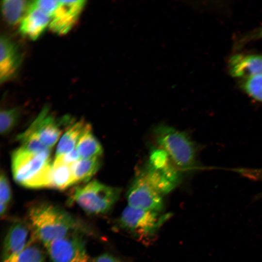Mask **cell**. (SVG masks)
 <instances>
[{
    "mask_svg": "<svg viewBox=\"0 0 262 262\" xmlns=\"http://www.w3.org/2000/svg\"><path fill=\"white\" fill-rule=\"evenodd\" d=\"M28 217L34 238L45 247L72 231L82 230L73 216L49 203L39 202L32 205Z\"/></svg>",
    "mask_w": 262,
    "mask_h": 262,
    "instance_id": "cell-1",
    "label": "cell"
},
{
    "mask_svg": "<svg viewBox=\"0 0 262 262\" xmlns=\"http://www.w3.org/2000/svg\"><path fill=\"white\" fill-rule=\"evenodd\" d=\"M52 165L51 149L34 153L20 147L12 154L14 180L28 188H50Z\"/></svg>",
    "mask_w": 262,
    "mask_h": 262,
    "instance_id": "cell-2",
    "label": "cell"
},
{
    "mask_svg": "<svg viewBox=\"0 0 262 262\" xmlns=\"http://www.w3.org/2000/svg\"><path fill=\"white\" fill-rule=\"evenodd\" d=\"M120 188L110 186L97 180H92L74 188L70 201L75 203L90 214L108 212L119 199Z\"/></svg>",
    "mask_w": 262,
    "mask_h": 262,
    "instance_id": "cell-3",
    "label": "cell"
},
{
    "mask_svg": "<svg viewBox=\"0 0 262 262\" xmlns=\"http://www.w3.org/2000/svg\"><path fill=\"white\" fill-rule=\"evenodd\" d=\"M155 136L160 148L179 168L190 169L195 165L197 149L185 133L168 126L160 125L155 129Z\"/></svg>",
    "mask_w": 262,
    "mask_h": 262,
    "instance_id": "cell-4",
    "label": "cell"
},
{
    "mask_svg": "<svg viewBox=\"0 0 262 262\" xmlns=\"http://www.w3.org/2000/svg\"><path fill=\"white\" fill-rule=\"evenodd\" d=\"M179 168L160 148L152 151L147 168L141 174L163 195L170 192L179 184L181 178Z\"/></svg>",
    "mask_w": 262,
    "mask_h": 262,
    "instance_id": "cell-5",
    "label": "cell"
},
{
    "mask_svg": "<svg viewBox=\"0 0 262 262\" xmlns=\"http://www.w3.org/2000/svg\"><path fill=\"white\" fill-rule=\"evenodd\" d=\"M170 217L169 214L138 209L128 206L119 218L121 227L141 238L152 236Z\"/></svg>",
    "mask_w": 262,
    "mask_h": 262,
    "instance_id": "cell-6",
    "label": "cell"
},
{
    "mask_svg": "<svg viewBox=\"0 0 262 262\" xmlns=\"http://www.w3.org/2000/svg\"><path fill=\"white\" fill-rule=\"evenodd\" d=\"M52 262H88L82 230L72 231L45 247Z\"/></svg>",
    "mask_w": 262,
    "mask_h": 262,
    "instance_id": "cell-7",
    "label": "cell"
},
{
    "mask_svg": "<svg viewBox=\"0 0 262 262\" xmlns=\"http://www.w3.org/2000/svg\"><path fill=\"white\" fill-rule=\"evenodd\" d=\"M74 121L67 115L55 118L46 106L23 133L36 136L43 144L51 148L59 139L63 128L67 129Z\"/></svg>",
    "mask_w": 262,
    "mask_h": 262,
    "instance_id": "cell-8",
    "label": "cell"
},
{
    "mask_svg": "<svg viewBox=\"0 0 262 262\" xmlns=\"http://www.w3.org/2000/svg\"><path fill=\"white\" fill-rule=\"evenodd\" d=\"M126 195L128 206L134 208L161 212L164 206L162 195L141 173L133 180Z\"/></svg>",
    "mask_w": 262,
    "mask_h": 262,
    "instance_id": "cell-9",
    "label": "cell"
},
{
    "mask_svg": "<svg viewBox=\"0 0 262 262\" xmlns=\"http://www.w3.org/2000/svg\"><path fill=\"white\" fill-rule=\"evenodd\" d=\"M83 0H58V4L50 18L49 28L59 35L67 33L73 27L83 10Z\"/></svg>",
    "mask_w": 262,
    "mask_h": 262,
    "instance_id": "cell-10",
    "label": "cell"
},
{
    "mask_svg": "<svg viewBox=\"0 0 262 262\" xmlns=\"http://www.w3.org/2000/svg\"><path fill=\"white\" fill-rule=\"evenodd\" d=\"M29 228L23 221H16L9 228L4 240L1 262H13L27 246Z\"/></svg>",
    "mask_w": 262,
    "mask_h": 262,
    "instance_id": "cell-11",
    "label": "cell"
},
{
    "mask_svg": "<svg viewBox=\"0 0 262 262\" xmlns=\"http://www.w3.org/2000/svg\"><path fill=\"white\" fill-rule=\"evenodd\" d=\"M22 57L18 48L5 36L0 38V82H4L17 72Z\"/></svg>",
    "mask_w": 262,
    "mask_h": 262,
    "instance_id": "cell-12",
    "label": "cell"
},
{
    "mask_svg": "<svg viewBox=\"0 0 262 262\" xmlns=\"http://www.w3.org/2000/svg\"><path fill=\"white\" fill-rule=\"evenodd\" d=\"M230 74L243 79L262 75V55L237 54L229 61Z\"/></svg>",
    "mask_w": 262,
    "mask_h": 262,
    "instance_id": "cell-13",
    "label": "cell"
},
{
    "mask_svg": "<svg viewBox=\"0 0 262 262\" xmlns=\"http://www.w3.org/2000/svg\"><path fill=\"white\" fill-rule=\"evenodd\" d=\"M50 17L30 1L27 11L19 23V31L24 36L35 40L49 27Z\"/></svg>",
    "mask_w": 262,
    "mask_h": 262,
    "instance_id": "cell-14",
    "label": "cell"
},
{
    "mask_svg": "<svg viewBox=\"0 0 262 262\" xmlns=\"http://www.w3.org/2000/svg\"><path fill=\"white\" fill-rule=\"evenodd\" d=\"M88 123L83 120L74 122L66 129L59 140L55 158L62 157L74 149Z\"/></svg>",
    "mask_w": 262,
    "mask_h": 262,
    "instance_id": "cell-15",
    "label": "cell"
},
{
    "mask_svg": "<svg viewBox=\"0 0 262 262\" xmlns=\"http://www.w3.org/2000/svg\"><path fill=\"white\" fill-rule=\"evenodd\" d=\"M72 165L54 159L52 165L50 188L63 190L75 184Z\"/></svg>",
    "mask_w": 262,
    "mask_h": 262,
    "instance_id": "cell-16",
    "label": "cell"
},
{
    "mask_svg": "<svg viewBox=\"0 0 262 262\" xmlns=\"http://www.w3.org/2000/svg\"><path fill=\"white\" fill-rule=\"evenodd\" d=\"M76 148L81 159L100 157L102 155L101 145L94 135L89 124L81 136Z\"/></svg>",
    "mask_w": 262,
    "mask_h": 262,
    "instance_id": "cell-17",
    "label": "cell"
},
{
    "mask_svg": "<svg viewBox=\"0 0 262 262\" xmlns=\"http://www.w3.org/2000/svg\"><path fill=\"white\" fill-rule=\"evenodd\" d=\"M30 1L4 0L1 2V9L4 19L8 24L20 23L25 15Z\"/></svg>",
    "mask_w": 262,
    "mask_h": 262,
    "instance_id": "cell-18",
    "label": "cell"
},
{
    "mask_svg": "<svg viewBox=\"0 0 262 262\" xmlns=\"http://www.w3.org/2000/svg\"><path fill=\"white\" fill-rule=\"evenodd\" d=\"M101 165L100 157L81 159L72 165L75 184L86 182L96 174Z\"/></svg>",
    "mask_w": 262,
    "mask_h": 262,
    "instance_id": "cell-19",
    "label": "cell"
},
{
    "mask_svg": "<svg viewBox=\"0 0 262 262\" xmlns=\"http://www.w3.org/2000/svg\"><path fill=\"white\" fill-rule=\"evenodd\" d=\"M21 112L18 108L1 110L0 113V131L2 135L9 133L17 124Z\"/></svg>",
    "mask_w": 262,
    "mask_h": 262,
    "instance_id": "cell-20",
    "label": "cell"
},
{
    "mask_svg": "<svg viewBox=\"0 0 262 262\" xmlns=\"http://www.w3.org/2000/svg\"><path fill=\"white\" fill-rule=\"evenodd\" d=\"M240 85L249 97L262 102V75L243 79Z\"/></svg>",
    "mask_w": 262,
    "mask_h": 262,
    "instance_id": "cell-21",
    "label": "cell"
},
{
    "mask_svg": "<svg viewBox=\"0 0 262 262\" xmlns=\"http://www.w3.org/2000/svg\"><path fill=\"white\" fill-rule=\"evenodd\" d=\"M13 262H45V258L41 248L32 239Z\"/></svg>",
    "mask_w": 262,
    "mask_h": 262,
    "instance_id": "cell-22",
    "label": "cell"
},
{
    "mask_svg": "<svg viewBox=\"0 0 262 262\" xmlns=\"http://www.w3.org/2000/svg\"><path fill=\"white\" fill-rule=\"evenodd\" d=\"M12 198V191L6 175L1 172L0 179V203L7 205Z\"/></svg>",
    "mask_w": 262,
    "mask_h": 262,
    "instance_id": "cell-23",
    "label": "cell"
},
{
    "mask_svg": "<svg viewBox=\"0 0 262 262\" xmlns=\"http://www.w3.org/2000/svg\"><path fill=\"white\" fill-rule=\"evenodd\" d=\"M262 39V25L252 31L242 35L236 41L234 47L237 49L251 41Z\"/></svg>",
    "mask_w": 262,
    "mask_h": 262,
    "instance_id": "cell-24",
    "label": "cell"
},
{
    "mask_svg": "<svg viewBox=\"0 0 262 262\" xmlns=\"http://www.w3.org/2000/svg\"><path fill=\"white\" fill-rule=\"evenodd\" d=\"M31 4L49 16H52L58 4V0H38L31 1Z\"/></svg>",
    "mask_w": 262,
    "mask_h": 262,
    "instance_id": "cell-25",
    "label": "cell"
},
{
    "mask_svg": "<svg viewBox=\"0 0 262 262\" xmlns=\"http://www.w3.org/2000/svg\"><path fill=\"white\" fill-rule=\"evenodd\" d=\"M55 159L60 160L66 164L72 165L81 159V158L76 148H75L67 154L59 158H55Z\"/></svg>",
    "mask_w": 262,
    "mask_h": 262,
    "instance_id": "cell-26",
    "label": "cell"
},
{
    "mask_svg": "<svg viewBox=\"0 0 262 262\" xmlns=\"http://www.w3.org/2000/svg\"><path fill=\"white\" fill-rule=\"evenodd\" d=\"M94 262H121L115 257L108 254L104 253L95 258Z\"/></svg>",
    "mask_w": 262,
    "mask_h": 262,
    "instance_id": "cell-27",
    "label": "cell"
},
{
    "mask_svg": "<svg viewBox=\"0 0 262 262\" xmlns=\"http://www.w3.org/2000/svg\"><path fill=\"white\" fill-rule=\"evenodd\" d=\"M246 175L253 177V178L262 179V168L257 170H246Z\"/></svg>",
    "mask_w": 262,
    "mask_h": 262,
    "instance_id": "cell-28",
    "label": "cell"
},
{
    "mask_svg": "<svg viewBox=\"0 0 262 262\" xmlns=\"http://www.w3.org/2000/svg\"><path fill=\"white\" fill-rule=\"evenodd\" d=\"M7 206L8 205L5 204L0 203V213L1 216L4 215L5 214L7 211Z\"/></svg>",
    "mask_w": 262,
    "mask_h": 262,
    "instance_id": "cell-29",
    "label": "cell"
}]
</instances>
